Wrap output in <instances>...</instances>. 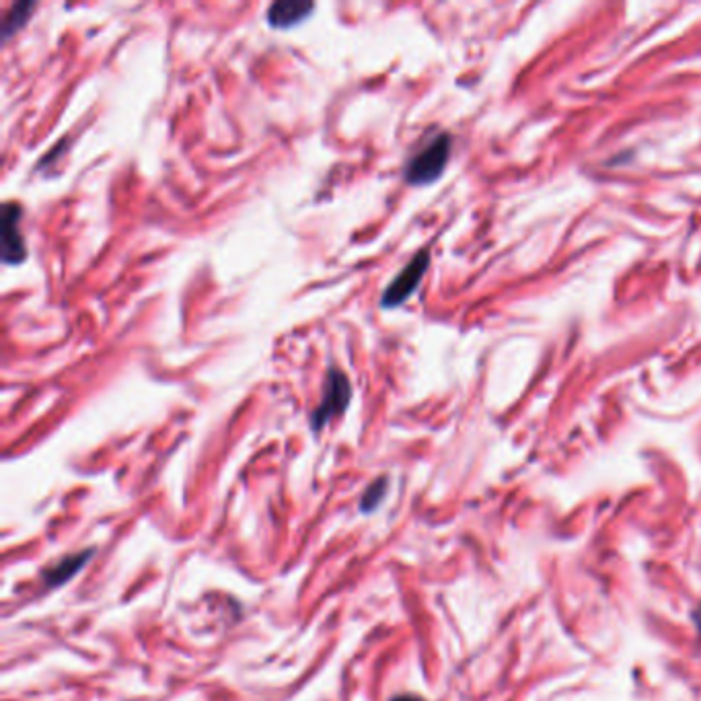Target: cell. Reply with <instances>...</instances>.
<instances>
[{"label":"cell","mask_w":701,"mask_h":701,"mask_svg":"<svg viewBox=\"0 0 701 701\" xmlns=\"http://www.w3.org/2000/svg\"><path fill=\"white\" fill-rule=\"evenodd\" d=\"M451 134H436L420 151L414 152L403 168V180L410 185L435 184L451 159Z\"/></svg>","instance_id":"1"},{"label":"cell","mask_w":701,"mask_h":701,"mask_svg":"<svg viewBox=\"0 0 701 701\" xmlns=\"http://www.w3.org/2000/svg\"><path fill=\"white\" fill-rule=\"evenodd\" d=\"M352 401V383L348 375L342 368L330 367L325 384H323V398L318 407L311 414V428L321 433L327 422L342 416Z\"/></svg>","instance_id":"2"},{"label":"cell","mask_w":701,"mask_h":701,"mask_svg":"<svg viewBox=\"0 0 701 701\" xmlns=\"http://www.w3.org/2000/svg\"><path fill=\"white\" fill-rule=\"evenodd\" d=\"M428 267H430V250L424 248V250L416 251L414 257L395 274V278L384 286L381 307L395 309L407 301L416 292L424 274L428 272Z\"/></svg>","instance_id":"3"},{"label":"cell","mask_w":701,"mask_h":701,"mask_svg":"<svg viewBox=\"0 0 701 701\" xmlns=\"http://www.w3.org/2000/svg\"><path fill=\"white\" fill-rule=\"evenodd\" d=\"M21 218H23V208L19 202L9 200L2 204V255L0 257L4 266H19L27 260Z\"/></svg>","instance_id":"4"},{"label":"cell","mask_w":701,"mask_h":701,"mask_svg":"<svg viewBox=\"0 0 701 701\" xmlns=\"http://www.w3.org/2000/svg\"><path fill=\"white\" fill-rule=\"evenodd\" d=\"M315 11L313 2L304 0H276L267 7L266 21L272 30H292Z\"/></svg>","instance_id":"5"},{"label":"cell","mask_w":701,"mask_h":701,"mask_svg":"<svg viewBox=\"0 0 701 701\" xmlns=\"http://www.w3.org/2000/svg\"><path fill=\"white\" fill-rule=\"evenodd\" d=\"M35 9H37V4L32 0H23V2L11 4V9L7 11V15L2 19V39L7 42V39H11L13 35L18 34L19 30H23L30 23Z\"/></svg>","instance_id":"6"},{"label":"cell","mask_w":701,"mask_h":701,"mask_svg":"<svg viewBox=\"0 0 701 701\" xmlns=\"http://www.w3.org/2000/svg\"><path fill=\"white\" fill-rule=\"evenodd\" d=\"M89 558H91V551L68 555V558H65L62 562H58L56 566H51L50 572H48V576H46V583L51 586L62 585L65 581L72 578L79 570L83 568Z\"/></svg>","instance_id":"7"},{"label":"cell","mask_w":701,"mask_h":701,"mask_svg":"<svg viewBox=\"0 0 701 701\" xmlns=\"http://www.w3.org/2000/svg\"><path fill=\"white\" fill-rule=\"evenodd\" d=\"M384 494H387V478H381V480H375L372 484L368 485L367 492H365V496H363V501H360V508L363 510H375L381 501L384 498Z\"/></svg>","instance_id":"8"},{"label":"cell","mask_w":701,"mask_h":701,"mask_svg":"<svg viewBox=\"0 0 701 701\" xmlns=\"http://www.w3.org/2000/svg\"><path fill=\"white\" fill-rule=\"evenodd\" d=\"M393 701H424L422 698H416V696H400V698H395Z\"/></svg>","instance_id":"9"}]
</instances>
